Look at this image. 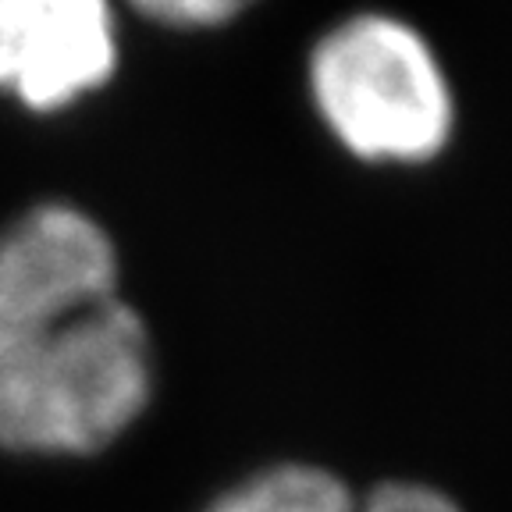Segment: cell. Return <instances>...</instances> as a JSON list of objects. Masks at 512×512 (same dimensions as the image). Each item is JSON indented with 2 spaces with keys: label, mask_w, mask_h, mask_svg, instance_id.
I'll return each mask as SVG.
<instances>
[{
  "label": "cell",
  "mask_w": 512,
  "mask_h": 512,
  "mask_svg": "<svg viewBox=\"0 0 512 512\" xmlns=\"http://www.w3.org/2000/svg\"><path fill=\"white\" fill-rule=\"evenodd\" d=\"M150 388V335L121 299L107 232L68 203L25 210L0 232V448L100 452Z\"/></svg>",
  "instance_id": "cell-1"
},
{
  "label": "cell",
  "mask_w": 512,
  "mask_h": 512,
  "mask_svg": "<svg viewBox=\"0 0 512 512\" xmlns=\"http://www.w3.org/2000/svg\"><path fill=\"white\" fill-rule=\"evenodd\" d=\"M310 89L320 118L363 160H431L452 136V93L431 47L399 18L360 15L317 43Z\"/></svg>",
  "instance_id": "cell-2"
},
{
  "label": "cell",
  "mask_w": 512,
  "mask_h": 512,
  "mask_svg": "<svg viewBox=\"0 0 512 512\" xmlns=\"http://www.w3.org/2000/svg\"><path fill=\"white\" fill-rule=\"evenodd\" d=\"M118 64L114 11L100 0H0V89L32 111H61Z\"/></svg>",
  "instance_id": "cell-3"
},
{
  "label": "cell",
  "mask_w": 512,
  "mask_h": 512,
  "mask_svg": "<svg viewBox=\"0 0 512 512\" xmlns=\"http://www.w3.org/2000/svg\"><path fill=\"white\" fill-rule=\"evenodd\" d=\"M207 512H459V505L427 484L402 480L356 495L342 477L320 466L285 463L249 477Z\"/></svg>",
  "instance_id": "cell-4"
},
{
  "label": "cell",
  "mask_w": 512,
  "mask_h": 512,
  "mask_svg": "<svg viewBox=\"0 0 512 512\" xmlns=\"http://www.w3.org/2000/svg\"><path fill=\"white\" fill-rule=\"evenodd\" d=\"M136 11L160 25H175V29H210V25H221L232 15H239V4H224V0H153V4H136Z\"/></svg>",
  "instance_id": "cell-5"
}]
</instances>
